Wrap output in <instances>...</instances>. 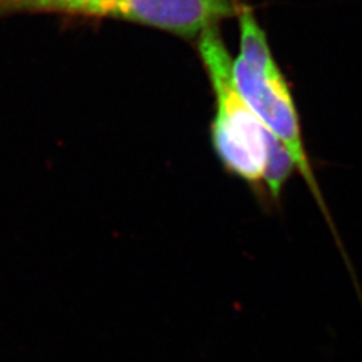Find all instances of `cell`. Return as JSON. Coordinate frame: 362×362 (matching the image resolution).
<instances>
[{
    "label": "cell",
    "instance_id": "5",
    "mask_svg": "<svg viewBox=\"0 0 362 362\" xmlns=\"http://www.w3.org/2000/svg\"><path fill=\"white\" fill-rule=\"evenodd\" d=\"M240 18V54L239 58L245 61L252 70L264 74L281 73L272 58L270 46L262 27L250 10L245 8Z\"/></svg>",
    "mask_w": 362,
    "mask_h": 362
},
{
    "label": "cell",
    "instance_id": "4",
    "mask_svg": "<svg viewBox=\"0 0 362 362\" xmlns=\"http://www.w3.org/2000/svg\"><path fill=\"white\" fill-rule=\"evenodd\" d=\"M119 0H0V18L13 13H58L106 18Z\"/></svg>",
    "mask_w": 362,
    "mask_h": 362
},
{
    "label": "cell",
    "instance_id": "1",
    "mask_svg": "<svg viewBox=\"0 0 362 362\" xmlns=\"http://www.w3.org/2000/svg\"><path fill=\"white\" fill-rule=\"evenodd\" d=\"M199 52L216 97L212 124L215 151L235 175L251 182L259 181L266 168V128L236 88L233 62L218 27L200 37Z\"/></svg>",
    "mask_w": 362,
    "mask_h": 362
},
{
    "label": "cell",
    "instance_id": "6",
    "mask_svg": "<svg viewBox=\"0 0 362 362\" xmlns=\"http://www.w3.org/2000/svg\"><path fill=\"white\" fill-rule=\"evenodd\" d=\"M266 168L263 180L272 197H279L286 181L290 177L296 167V163L284 144L281 143L270 130L266 129Z\"/></svg>",
    "mask_w": 362,
    "mask_h": 362
},
{
    "label": "cell",
    "instance_id": "2",
    "mask_svg": "<svg viewBox=\"0 0 362 362\" xmlns=\"http://www.w3.org/2000/svg\"><path fill=\"white\" fill-rule=\"evenodd\" d=\"M233 78L235 83L242 97L245 98L250 109L258 117L262 125L285 145L287 151L293 157L298 172L303 176L314 194L318 206L324 214L325 219L329 224V228L336 240L337 247L341 252L346 269L349 272L351 282H357L358 276L354 272L348 252L342 245L339 233L332 219V215L325 203L322 194L320 191L318 182L315 180L314 172L311 168L309 157L306 155L305 145L302 141L300 124L298 118L297 109L291 94L287 89L285 78L282 73L276 74H264L252 70L245 64L239 57L233 61Z\"/></svg>",
    "mask_w": 362,
    "mask_h": 362
},
{
    "label": "cell",
    "instance_id": "3",
    "mask_svg": "<svg viewBox=\"0 0 362 362\" xmlns=\"http://www.w3.org/2000/svg\"><path fill=\"white\" fill-rule=\"evenodd\" d=\"M245 8L235 0H119L106 18L155 27L182 38L202 37Z\"/></svg>",
    "mask_w": 362,
    "mask_h": 362
}]
</instances>
